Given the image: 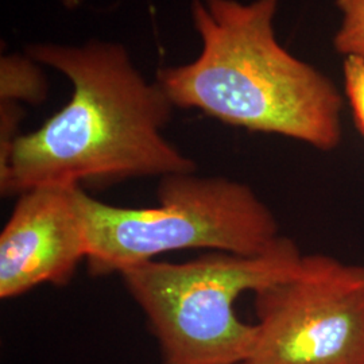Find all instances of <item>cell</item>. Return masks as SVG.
I'll return each instance as SVG.
<instances>
[{
	"mask_svg": "<svg viewBox=\"0 0 364 364\" xmlns=\"http://www.w3.org/2000/svg\"><path fill=\"white\" fill-rule=\"evenodd\" d=\"M26 54L65 76L73 92L39 129L16 139L0 171L1 195L195 173V161L164 135L176 107L132 64L124 45L37 42Z\"/></svg>",
	"mask_w": 364,
	"mask_h": 364,
	"instance_id": "1",
	"label": "cell"
},
{
	"mask_svg": "<svg viewBox=\"0 0 364 364\" xmlns=\"http://www.w3.org/2000/svg\"><path fill=\"white\" fill-rule=\"evenodd\" d=\"M278 4L192 0L200 54L191 63L162 68L156 81L176 108L332 151L343 139L344 99L332 78L278 42Z\"/></svg>",
	"mask_w": 364,
	"mask_h": 364,
	"instance_id": "2",
	"label": "cell"
},
{
	"mask_svg": "<svg viewBox=\"0 0 364 364\" xmlns=\"http://www.w3.org/2000/svg\"><path fill=\"white\" fill-rule=\"evenodd\" d=\"M156 196V207L129 208L77 188L92 275L122 274L181 250L257 255L281 237L273 212L243 182L180 173L161 178Z\"/></svg>",
	"mask_w": 364,
	"mask_h": 364,
	"instance_id": "3",
	"label": "cell"
},
{
	"mask_svg": "<svg viewBox=\"0 0 364 364\" xmlns=\"http://www.w3.org/2000/svg\"><path fill=\"white\" fill-rule=\"evenodd\" d=\"M302 257L291 239L281 236L257 255L212 251L183 263L150 260L120 275L164 364H240L252 356L257 324L237 317L236 299L285 279Z\"/></svg>",
	"mask_w": 364,
	"mask_h": 364,
	"instance_id": "4",
	"label": "cell"
},
{
	"mask_svg": "<svg viewBox=\"0 0 364 364\" xmlns=\"http://www.w3.org/2000/svg\"><path fill=\"white\" fill-rule=\"evenodd\" d=\"M251 364H364V266L304 255L255 293Z\"/></svg>",
	"mask_w": 364,
	"mask_h": 364,
	"instance_id": "5",
	"label": "cell"
},
{
	"mask_svg": "<svg viewBox=\"0 0 364 364\" xmlns=\"http://www.w3.org/2000/svg\"><path fill=\"white\" fill-rule=\"evenodd\" d=\"M76 191L45 186L18 195L0 235V299L19 297L43 284L65 285L87 260Z\"/></svg>",
	"mask_w": 364,
	"mask_h": 364,
	"instance_id": "6",
	"label": "cell"
},
{
	"mask_svg": "<svg viewBox=\"0 0 364 364\" xmlns=\"http://www.w3.org/2000/svg\"><path fill=\"white\" fill-rule=\"evenodd\" d=\"M41 64L28 54H3L0 58V102L42 105L48 99L49 82Z\"/></svg>",
	"mask_w": 364,
	"mask_h": 364,
	"instance_id": "7",
	"label": "cell"
},
{
	"mask_svg": "<svg viewBox=\"0 0 364 364\" xmlns=\"http://www.w3.org/2000/svg\"><path fill=\"white\" fill-rule=\"evenodd\" d=\"M341 21L333 37L335 50L364 60V0H336Z\"/></svg>",
	"mask_w": 364,
	"mask_h": 364,
	"instance_id": "8",
	"label": "cell"
},
{
	"mask_svg": "<svg viewBox=\"0 0 364 364\" xmlns=\"http://www.w3.org/2000/svg\"><path fill=\"white\" fill-rule=\"evenodd\" d=\"M344 93L351 107L352 117L358 131L364 138V60L346 57L343 64Z\"/></svg>",
	"mask_w": 364,
	"mask_h": 364,
	"instance_id": "9",
	"label": "cell"
},
{
	"mask_svg": "<svg viewBox=\"0 0 364 364\" xmlns=\"http://www.w3.org/2000/svg\"><path fill=\"white\" fill-rule=\"evenodd\" d=\"M25 117L23 107L14 102H0V171L6 169L19 132L21 122Z\"/></svg>",
	"mask_w": 364,
	"mask_h": 364,
	"instance_id": "10",
	"label": "cell"
},
{
	"mask_svg": "<svg viewBox=\"0 0 364 364\" xmlns=\"http://www.w3.org/2000/svg\"><path fill=\"white\" fill-rule=\"evenodd\" d=\"M61 4L65 7L66 10H77L78 7L82 4L84 0H60Z\"/></svg>",
	"mask_w": 364,
	"mask_h": 364,
	"instance_id": "11",
	"label": "cell"
},
{
	"mask_svg": "<svg viewBox=\"0 0 364 364\" xmlns=\"http://www.w3.org/2000/svg\"><path fill=\"white\" fill-rule=\"evenodd\" d=\"M240 364H251V363H248V362H246V363H240Z\"/></svg>",
	"mask_w": 364,
	"mask_h": 364,
	"instance_id": "12",
	"label": "cell"
}]
</instances>
